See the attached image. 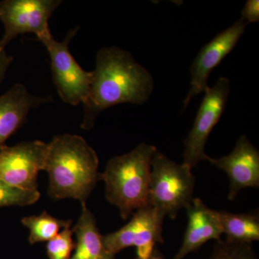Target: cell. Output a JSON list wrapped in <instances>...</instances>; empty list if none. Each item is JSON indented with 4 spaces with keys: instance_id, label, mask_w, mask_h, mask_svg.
<instances>
[{
    "instance_id": "obj_12",
    "label": "cell",
    "mask_w": 259,
    "mask_h": 259,
    "mask_svg": "<svg viewBox=\"0 0 259 259\" xmlns=\"http://www.w3.org/2000/svg\"><path fill=\"white\" fill-rule=\"evenodd\" d=\"M188 223L183 243L174 259H183L210 240L221 241L223 235L218 211L209 208L201 199L193 198L185 207Z\"/></svg>"
},
{
    "instance_id": "obj_3",
    "label": "cell",
    "mask_w": 259,
    "mask_h": 259,
    "mask_svg": "<svg viewBox=\"0 0 259 259\" xmlns=\"http://www.w3.org/2000/svg\"><path fill=\"white\" fill-rule=\"evenodd\" d=\"M157 151L153 145L142 143L131 152L110 158L100 174L107 200L125 221L149 204L151 161Z\"/></svg>"
},
{
    "instance_id": "obj_18",
    "label": "cell",
    "mask_w": 259,
    "mask_h": 259,
    "mask_svg": "<svg viewBox=\"0 0 259 259\" xmlns=\"http://www.w3.org/2000/svg\"><path fill=\"white\" fill-rule=\"evenodd\" d=\"M71 226L64 228L55 237L48 242L47 250L49 259H70L75 245Z\"/></svg>"
},
{
    "instance_id": "obj_6",
    "label": "cell",
    "mask_w": 259,
    "mask_h": 259,
    "mask_svg": "<svg viewBox=\"0 0 259 259\" xmlns=\"http://www.w3.org/2000/svg\"><path fill=\"white\" fill-rule=\"evenodd\" d=\"M61 4L59 0H4L0 2V21L5 32L0 49L18 35L33 33L39 40L51 35L49 19Z\"/></svg>"
},
{
    "instance_id": "obj_17",
    "label": "cell",
    "mask_w": 259,
    "mask_h": 259,
    "mask_svg": "<svg viewBox=\"0 0 259 259\" xmlns=\"http://www.w3.org/2000/svg\"><path fill=\"white\" fill-rule=\"evenodd\" d=\"M38 190H24L13 187L0 180V207L31 205L40 199Z\"/></svg>"
},
{
    "instance_id": "obj_15",
    "label": "cell",
    "mask_w": 259,
    "mask_h": 259,
    "mask_svg": "<svg viewBox=\"0 0 259 259\" xmlns=\"http://www.w3.org/2000/svg\"><path fill=\"white\" fill-rule=\"evenodd\" d=\"M223 234L231 243H252L259 241V218L256 214L218 211Z\"/></svg>"
},
{
    "instance_id": "obj_5",
    "label": "cell",
    "mask_w": 259,
    "mask_h": 259,
    "mask_svg": "<svg viewBox=\"0 0 259 259\" xmlns=\"http://www.w3.org/2000/svg\"><path fill=\"white\" fill-rule=\"evenodd\" d=\"M78 30L79 27L70 30L62 41H57L52 35L40 40L50 56L53 80L58 93L63 102L73 106L86 102L93 76V71L83 70L69 51L70 42Z\"/></svg>"
},
{
    "instance_id": "obj_23",
    "label": "cell",
    "mask_w": 259,
    "mask_h": 259,
    "mask_svg": "<svg viewBox=\"0 0 259 259\" xmlns=\"http://www.w3.org/2000/svg\"><path fill=\"white\" fill-rule=\"evenodd\" d=\"M136 259H137V258H136Z\"/></svg>"
},
{
    "instance_id": "obj_19",
    "label": "cell",
    "mask_w": 259,
    "mask_h": 259,
    "mask_svg": "<svg viewBox=\"0 0 259 259\" xmlns=\"http://www.w3.org/2000/svg\"><path fill=\"white\" fill-rule=\"evenodd\" d=\"M209 259H256L251 243L218 241Z\"/></svg>"
},
{
    "instance_id": "obj_8",
    "label": "cell",
    "mask_w": 259,
    "mask_h": 259,
    "mask_svg": "<svg viewBox=\"0 0 259 259\" xmlns=\"http://www.w3.org/2000/svg\"><path fill=\"white\" fill-rule=\"evenodd\" d=\"M231 82L221 76L212 88H207L190 134L185 141L183 163L193 168L206 161V143L214 126L221 120L229 97Z\"/></svg>"
},
{
    "instance_id": "obj_1",
    "label": "cell",
    "mask_w": 259,
    "mask_h": 259,
    "mask_svg": "<svg viewBox=\"0 0 259 259\" xmlns=\"http://www.w3.org/2000/svg\"><path fill=\"white\" fill-rule=\"evenodd\" d=\"M91 88L83 104L81 127L93 128L97 116L119 104L143 105L154 88L153 76L129 52L117 47L98 51Z\"/></svg>"
},
{
    "instance_id": "obj_9",
    "label": "cell",
    "mask_w": 259,
    "mask_h": 259,
    "mask_svg": "<svg viewBox=\"0 0 259 259\" xmlns=\"http://www.w3.org/2000/svg\"><path fill=\"white\" fill-rule=\"evenodd\" d=\"M48 144L23 141L0 146V180L24 190H38L37 176L45 170Z\"/></svg>"
},
{
    "instance_id": "obj_11",
    "label": "cell",
    "mask_w": 259,
    "mask_h": 259,
    "mask_svg": "<svg viewBox=\"0 0 259 259\" xmlns=\"http://www.w3.org/2000/svg\"><path fill=\"white\" fill-rule=\"evenodd\" d=\"M206 161L228 175L229 200H234L243 189L259 187V152L246 136L238 139L230 154L218 158L208 156Z\"/></svg>"
},
{
    "instance_id": "obj_22",
    "label": "cell",
    "mask_w": 259,
    "mask_h": 259,
    "mask_svg": "<svg viewBox=\"0 0 259 259\" xmlns=\"http://www.w3.org/2000/svg\"><path fill=\"white\" fill-rule=\"evenodd\" d=\"M137 259H139L137 258ZM148 259H164L163 257L162 256L161 253H159V251L156 248H155L153 250V253H151V255H150L149 258Z\"/></svg>"
},
{
    "instance_id": "obj_7",
    "label": "cell",
    "mask_w": 259,
    "mask_h": 259,
    "mask_svg": "<svg viewBox=\"0 0 259 259\" xmlns=\"http://www.w3.org/2000/svg\"><path fill=\"white\" fill-rule=\"evenodd\" d=\"M165 218L164 213L148 204L136 210L120 230L102 236L104 245L113 256L126 248L136 247L138 258L148 259L156 243L163 242L162 232Z\"/></svg>"
},
{
    "instance_id": "obj_20",
    "label": "cell",
    "mask_w": 259,
    "mask_h": 259,
    "mask_svg": "<svg viewBox=\"0 0 259 259\" xmlns=\"http://www.w3.org/2000/svg\"><path fill=\"white\" fill-rule=\"evenodd\" d=\"M241 20L247 25L259 21L258 0H248L241 10Z\"/></svg>"
},
{
    "instance_id": "obj_13",
    "label": "cell",
    "mask_w": 259,
    "mask_h": 259,
    "mask_svg": "<svg viewBox=\"0 0 259 259\" xmlns=\"http://www.w3.org/2000/svg\"><path fill=\"white\" fill-rule=\"evenodd\" d=\"M49 101V97L31 95L22 83H16L1 95L0 146L23 125L29 112Z\"/></svg>"
},
{
    "instance_id": "obj_10",
    "label": "cell",
    "mask_w": 259,
    "mask_h": 259,
    "mask_svg": "<svg viewBox=\"0 0 259 259\" xmlns=\"http://www.w3.org/2000/svg\"><path fill=\"white\" fill-rule=\"evenodd\" d=\"M247 25L240 18L201 49L191 65L190 89L184 101L182 112L188 107L194 97L204 93L209 88V75L235 49Z\"/></svg>"
},
{
    "instance_id": "obj_14",
    "label": "cell",
    "mask_w": 259,
    "mask_h": 259,
    "mask_svg": "<svg viewBox=\"0 0 259 259\" xmlns=\"http://www.w3.org/2000/svg\"><path fill=\"white\" fill-rule=\"evenodd\" d=\"M72 231L76 236V243L74 253L70 259L114 258L104 245L96 218L86 203L81 204V214Z\"/></svg>"
},
{
    "instance_id": "obj_4",
    "label": "cell",
    "mask_w": 259,
    "mask_h": 259,
    "mask_svg": "<svg viewBox=\"0 0 259 259\" xmlns=\"http://www.w3.org/2000/svg\"><path fill=\"white\" fill-rule=\"evenodd\" d=\"M194 185L191 167L156 151L151 161L149 205L175 219L193 199Z\"/></svg>"
},
{
    "instance_id": "obj_16",
    "label": "cell",
    "mask_w": 259,
    "mask_h": 259,
    "mask_svg": "<svg viewBox=\"0 0 259 259\" xmlns=\"http://www.w3.org/2000/svg\"><path fill=\"white\" fill-rule=\"evenodd\" d=\"M22 224L30 231L28 241L30 244L49 242L55 238L64 228L71 226L72 221H63L51 215L46 211L39 215L24 217Z\"/></svg>"
},
{
    "instance_id": "obj_2",
    "label": "cell",
    "mask_w": 259,
    "mask_h": 259,
    "mask_svg": "<svg viewBox=\"0 0 259 259\" xmlns=\"http://www.w3.org/2000/svg\"><path fill=\"white\" fill-rule=\"evenodd\" d=\"M96 151L77 135L63 134L48 144L45 170L49 174L48 194L54 200L74 199L86 203L97 182Z\"/></svg>"
},
{
    "instance_id": "obj_21",
    "label": "cell",
    "mask_w": 259,
    "mask_h": 259,
    "mask_svg": "<svg viewBox=\"0 0 259 259\" xmlns=\"http://www.w3.org/2000/svg\"><path fill=\"white\" fill-rule=\"evenodd\" d=\"M13 61V56L8 55L5 49H0V83L4 79L5 74Z\"/></svg>"
}]
</instances>
